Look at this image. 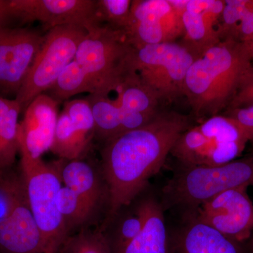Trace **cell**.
<instances>
[{
    "label": "cell",
    "mask_w": 253,
    "mask_h": 253,
    "mask_svg": "<svg viewBox=\"0 0 253 253\" xmlns=\"http://www.w3.org/2000/svg\"><path fill=\"white\" fill-rule=\"evenodd\" d=\"M191 126L189 116L161 110L145 126L105 141L101 157L109 219L144 189Z\"/></svg>",
    "instance_id": "obj_1"
},
{
    "label": "cell",
    "mask_w": 253,
    "mask_h": 253,
    "mask_svg": "<svg viewBox=\"0 0 253 253\" xmlns=\"http://www.w3.org/2000/svg\"><path fill=\"white\" fill-rule=\"evenodd\" d=\"M253 68L246 44L234 39L219 42L195 59L184 86L193 116L204 121L226 111Z\"/></svg>",
    "instance_id": "obj_2"
},
{
    "label": "cell",
    "mask_w": 253,
    "mask_h": 253,
    "mask_svg": "<svg viewBox=\"0 0 253 253\" xmlns=\"http://www.w3.org/2000/svg\"><path fill=\"white\" fill-rule=\"evenodd\" d=\"M180 165L163 193L169 204L188 208L191 214L201 204L224 191L253 186V156L221 166Z\"/></svg>",
    "instance_id": "obj_3"
},
{
    "label": "cell",
    "mask_w": 253,
    "mask_h": 253,
    "mask_svg": "<svg viewBox=\"0 0 253 253\" xmlns=\"http://www.w3.org/2000/svg\"><path fill=\"white\" fill-rule=\"evenodd\" d=\"M133 46L124 32L101 24L87 31L76 51L75 61L90 82L92 94L109 96L118 90L132 72Z\"/></svg>",
    "instance_id": "obj_4"
},
{
    "label": "cell",
    "mask_w": 253,
    "mask_h": 253,
    "mask_svg": "<svg viewBox=\"0 0 253 253\" xmlns=\"http://www.w3.org/2000/svg\"><path fill=\"white\" fill-rule=\"evenodd\" d=\"M19 144L20 172L28 204L46 251H55L69 235L56 206V198L63 184L59 163H46L41 158H33Z\"/></svg>",
    "instance_id": "obj_5"
},
{
    "label": "cell",
    "mask_w": 253,
    "mask_h": 253,
    "mask_svg": "<svg viewBox=\"0 0 253 253\" xmlns=\"http://www.w3.org/2000/svg\"><path fill=\"white\" fill-rule=\"evenodd\" d=\"M196 58L179 42L133 47L131 68L161 106L184 96V81Z\"/></svg>",
    "instance_id": "obj_6"
},
{
    "label": "cell",
    "mask_w": 253,
    "mask_h": 253,
    "mask_svg": "<svg viewBox=\"0 0 253 253\" xmlns=\"http://www.w3.org/2000/svg\"><path fill=\"white\" fill-rule=\"evenodd\" d=\"M86 33V29L77 26H58L46 33L15 98L22 111L37 96L44 94L54 85L63 70L75 59Z\"/></svg>",
    "instance_id": "obj_7"
},
{
    "label": "cell",
    "mask_w": 253,
    "mask_h": 253,
    "mask_svg": "<svg viewBox=\"0 0 253 253\" xmlns=\"http://www.w3.org/2000/svg\"><path fill=\"white\" fill-rule=\"evenodd\" d=\"M6 211L0 217V253H45L44 240L32 214L21 172L4 170Z\"/></svg>",
    "instance_id": "obj_8"
},
{
    "label": "cell",
    "mask_w": 253,
    "mask_h": 253,
    "mask_svg": "<svg viewBox=\"0 0 253 253\" xmlns=\"http://www.w3.org/2000/svg\"><path fill=\"white\" fill-rule=\"evenodd\" d=\"M125 34L135 48L179 42L184 36L181 15L169 0H132Z\"/></svg>",
    "instance_id": "obj_9"
},
{
    "label": "cell",
    "mask_w": 253,
    "mask_h": 253,
    "mask_svg": "<svg viewBox=\"0 0 253 253\" xmlns=\"http://www.w3.org/2000/svg\"><path fill=\"white\" fill-rule=\"evenodd\" d=\"M249 186L224 191L196 208L191 217L236 242H244L253 231V203Z\"/></svg>",
    "instance_id": "obj_10"
},
{
    "label": "cell",
    "mask_w": 253,
    "mask_h": 253,
    "mask_svg": "<svg viewBox=\"0 0 253 253\" xmlns=\"http://www.w3.org/2000/svg\"><path fill=\"white\" fill-rule=\"evenodd\" d=\"M11 18L22 23L40 21L51 28L77 26L86 31L101 25L96 0H10Z\"/></svg>",
    "instance_id": "obj_11"
},
{
    "label": "cell",
    "mask_w": 253,
    "mask_h": 253,
    "mask_svg": "<svg viewBox=\"0 0 253 253\" xmlns=\"http://www.w3.org/2000/svg\"><path fill=\"white\" fill-rule=\"evenodd\" d=\"M43 38L27 28H0V93L16 96Z\"/></svg>",
    "instance_id": "obj_12"
},
{
    "label": "cell",
    "mask_w": 253,
    "mask_h": 253,
    "mask_svg": "<svg viewBox=\"0 0 253 253\" xmlns=\"http://www.w3.org/2000/svg\"><path fill=\"white\" fill-rule=\"evenodd\" d=\"M95 136V123L86 99L65 101L50 151L61 159H81Z\"/></svg>",
    "instance_id": "obj_13"
},
{
    "label": "cell",
    "mask_w": 253,
    "mask_h": 253,
    "mask_svg": "<svg viewBox=\"0 0 253 253\" xmlns=\"http://www.w3.org/2000/svg\"><path fill=\"white\" fill-rule=\"evenodd\" d=\"M224 0H186L181 13L184 36L179 42L196 59L221 42L217 26Z\"/></svg>",
    "instance_id": "obj_14"
},
{
    "label": "cell",
    "mask_w": 253,
    "mask_h": 253,
    "mask_svg": "<svg viewBox=\"0 0 253 253\" xmlns=\"http://www.w3.org/2000/svg\"><path fill=\"white\" fill-rule=\"evenodd\" d=\"M59 101L47 94H42L24 111L19 123L18 139L34 158L49 151L54 141L59 117Z\"/></svg>",
    "instance_id": "obj_15"
},
{
    "label": "cell",
    "mask_w": 253,
    "mask_h": 253,
    "mask_svg": "<svg viewBox=\"0 0 253 253\" xmlns=\"http://www.w3.org/2000/svg\"><path fill=\"white\" fill-rule=\"evenodd\" d=\"M245 148L217 144L206 137L197 126L183 132L170 154L185 166H215L235 161Z\"/></svg>",
    "instance_id": "obj_16"
},
{
    "label": "cell",
    "mask_w": 253,
    "mask_h": 253,
    "mask_svg": "<svg viewBox=\"0 0 253 253\" xmlns=\"http://www.w3.org/2000/svg\"><path fill=\"white\" fill-rule=\"evenodd\" d=\"M86 99L89 101L94 117L95 135L104 142L145 126L156 116L132 112L117 99H111L109 96L89 94Z\"/></svg>",
    "instance_id": "obj_17"
},
{
    "label": "cell",
    "mask_w": 253,
    "mask_h": 253,
    "mask_svg": "<svg viewBox=\"0 0 253 253\" xmlns=\"http://www.w3.org/2000/svg\"><path fill=\"white\" fill-rule=\"evenodd\" d=\"M171 253H242L239 243L191 217L173 240Z\"/></svg>",
    "instance_id": "obj_18"
},
{
    "label": "cell",
    "mask_w": 253,
    "mask_h": 253,
    "mask_svg": "<svg viewBox=\"0 0 253 253\" xmlns=\"http://www.w3.org/2000/svg\"><path fill=\"white\" fill-rule=\"evenodd\" d=\"M138 208L143 217L140 232L118 253H171L161 206L148 199Z\"/></svg>",
    "instance_id": "obj_19"
},
{
    "label": "cell",
    "mask_w": 253,
    "mask_h": 253,
    "mask_svg": "<svg viewBox=\"0 0 253 253\" xmlns=\"http://www.w3.org/2000/svg\"><path fill=\"white\" fill-rule=\"evenodd\" d=\"M58 163L64 186L72 190L96 211L105 196L107 197V191L93 168L81 159H61Z\"/></svg>",
    "instance_id": "obj_20"
},
{
    "label": "cell",
    "mask_w": 253,
    "mask_h": 253,
    "mask_svg": "<svg viewBox=\"0 0 253 253\" xmlns=\"http://www.w3.org/2000/svg\"><path fill=\"white\" fill-rule=\"evenodd\" d=\"M21 111L16 99L0 96V171L11 169L19 154L18 118Z\"/></svg>",
    "instance_id": "obj_21"
},
{
    "label": "cell",
    "mask_w": 253,
    "mask_h": 253,
    "mask_svg": "<svg viewBox=\"0 0 253 253\" xmlns=\"http://www.w3.org/2000/svg\"><path fill=\"white\" fill-rule=\"evenodd\" d=\"M204 135L221 145L246 148L249 138L235 120L219 114L204 120L197 125Z\"/></svg>",
    "instance_id": "obj_22"
},
{
    "label": "cell",
    "mask_w": 253,
    "mask_h": 253,
    "mask_svg": "<svg viewBox=\"0 0 253 253\" xmlns=\"http://www.w3.org/2000/svg\"><path fill=\"white\" fill-rule=\"evenodd\" d=\"M54 253H113L111 240L101 229H83L69 234Z\"/></svg>",
    "instance_id": "obj_23"
},
{
    "label": "cell",
    "mask_w": 253,
    "mask_h": 253,
    "mask_svg": "<svg viewBox=\"0 0 253 253\" xmlns=\"http://www.w3.org/2000/svg\"><path fill=\"white\" fill-rule=\"evenodd\" d=\"M49 96L61 104L81 93L92 94L89 80L74 59L63 70L49 91Z\"/></svg>",
    "instance_id": "obj_24"
},
{
    "label": "cell",
    "mask_w": 253,
    "mask_h": 253,
    "mask_svg": "<svg viewBox=\"0 0 253 253\" xmlns=\"http://www.w3.org/2000/svg\"><path fill=\"white\" fill-rule=\"evenodd\" d=\"M56 206L69 234L72 229L84 225L95 212L85 201L65 186L58 193Z\"/></svg>",
    "instance_id": "obj_25"
},
{
    "label": "cell",
    "mask_w": 253,
    "mask_h": 253,
    "mask_svg": "<svg viewBox=\"0 0 253 253\" xmlns=\"http://www.w3.org/2000/svg\"><path fill=\"white\" fill-rule=\"evenodd\" d=\"M132 0H96V16L101 24L125 33L130 19Z\"/></svg>",
    "instance_id": "obj_26"
},
{
    "label": "cell",
    "mask_w": 253,
    "mask_h": 253,
    "mask_svg": "<svg viewBox=\"0 0 253 253\" xmlns=\"http://www.w3.org/2000/svg\"><path fill=\"white\" fill-rule=\"evenodd\" d=\"M217 31L221 41L233 39L236 28L253 7V0H224Z\"/></svg>",
    "instance_id": "obj_27"
},
{
    "label": "cell",
    "mask_w": 253,
    "mask_h": 253,
    "mask_svg": "<svg viewBox=\"0 0 253 253\" xmlns=\"http://www.w3.org/2000/svg\"><path fill=\"white\" fill-rule=\"evenodd\" d=\"M143 226L142 214L139 208L135 213L122 221L114 239L111 241L113 253H118L129 244L140 232Z\"/></svg>",
    "instance_id": "obj_28"
},
{
    "label": "cell",
    "mask_w": 253,
    "mask_h": 253,
    "mask_svg": "<svg viewBox=\"0 0 253 253\" xmlns=\"http://www.w3.org/2000/svg\"><path fill=\"white\" fill-rule=\"evenodd\" d=\"M222 114L235 120L253 144V106L226 110Z\"/></svg>",
    "instance_id": "obj_29"
},
{
    "label": "cell",
    "mask_w": 253,
    "mask_h": 253,
    "mask_svg": "<svg viewBox=\"0 0 253 253\" xmlns=\"http://www.w3.org/2000/svg\"><path fill=\"white\" fill-rule=\"evenodd\" d=\"M251 106H253V83H244L226 110Z\"/></svg>",
    "instance_id": "obj_30"
},
{
    "label": "cell",
    "mask_w": 253,
    "mask_h": 253,
    "mask_svg": "<svg viewBox=\"0 0 253 253\" xmlns=\"http://www.w3.org/2000/svg\"><path fill=\"white\" fill-rule=\"evenodd\" d=\"M253 37V7L243 18L234 32L233 39L236 41L244 42L249 41Z\"/></svg>",
    "instance_id": "obj_31"
},
{
    "label": "cell",
    "mask_w": 253,
    "mask_h": 253,
    "mask_svg": "<svg viewBox=\"0 0 253 253\" xmlns=\"http://www.w3.org/2000/svg\"><path fill=\"white\" fill-rule=\"evenodd\" d=\"M11 18L10 0H0V28L5 27V23Z\"/></svg>",
    "instance_id": "obj_32"
},
{
    "label": "cell",
    "mask_w": 253,
    "mask_h": 253,
    "mask_svg": "<svg viewBox=\"0 0 253 253\" xmlns=\"http://www.w3.org/2000/svg\"><path fill=\"white\" fill-rule=\"evenodd\" d=\"M244 83H253V69L251 70V72H250L249 76H248L247 78H246V80H245Z\"/></svg>",
    "instance_id": "obj_33"
},
{
    "label": "cell",
    "mask_w": 253,
    "mask_h": 253,
    "mask_svg": "<svg viewBox=\"0 0 253 253\" xmlns=\"http://www.w3.org/2000/svg\"><path fill=\"white\" fill-rule=\"evenodd\" d=\"M244 44L247 46L248 49H253V37L249 39V41L244 42Z\"/></svg>",
    "instance_id": "obj_34"
},
{
    "label": "cell",
    "mask_w": 253,
    "mask_h": 253,
    "mask_svg": "<svg viewBox=\"0 0 253 253\" xmlns=\"http://www.w3.org/2000/svg\"><path fill=\"white\" fill-rule=\"evenodd\" d=\"M246 47H247V46H246ZM248 50H249L250 56H251V60H252V61H253V49H248Z\"/></svg>",
    "instance_id": "obj_35"
},
{
    "label": "cell",
    "mask_w": 253,
    "mask_h": 253,
    "mask_svg": "<svg viewBox=\"0 0 253 253\" xmlns=\"http://www.w3.org/2000/svg\"><path fill=\"white\" fill-rule=\"evenodd\" d=\"M45 253H54V251L49 250V251H46Z\"/></svg>",
    "instance_id": "obj_36"
}]
</instances>
